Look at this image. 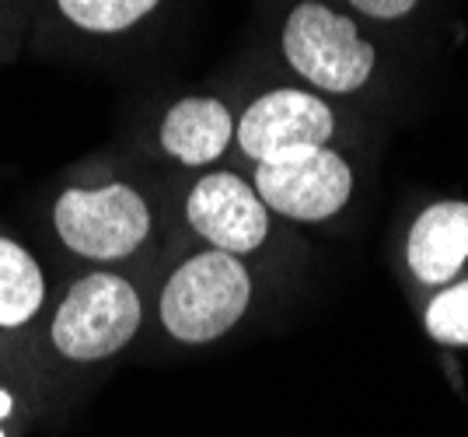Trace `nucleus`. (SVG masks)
I'll list each match as a JSON object with an SVG mask.
<instances>
[{
	"label": "nucleus",
	"instance_id": "3",
	"mask_svg": "<svg viewBox=\"0 0 468 437\" xmlns=\"http://www.w3.org/2000/svg\"><path fill=\"white\" fill-rule=\"evenodd\" d=\"M140 329V298L119 273L80 277L53 315V343L70 360H101L122 350Z\"/></svg>",
	"mask_w": 468,
	"mask_h": 437
},
{
	"label": "nucleus",
	"instance_id": "9",
	"mask_svg": "<svg viewBox=\"0 0 468 437\" xmlns=\"http://www.w3.org/2000/svg\"><path fill=\"white\" fill-rule=\"evenodd\" d=\"M157 137H161V147L182 165H207L228 151L234 137V120L220 99L196 95L168 109Z\"/></svg>",
	"mask_w": 468,
	"mask_h": 437
},
{
	"label": "nucleus",
	"instance_id": "10",
	"mask_svg": "<svg viewBox=\"0 0 468 437\" xmlns=\"http://www.w3.org/2000/svg\"><path fill=\"white\" fill-rule=\"evenodd\" d=\"M46 301V280L32 252L11 239H0V329L25 325Z\"/></svg>",
	"mask_w": 468,
	"mask_h": 437
},
{
	"label": "nucleus",
	"instance_id": "6",
	"mask_svg": "<svg viewBox=\"0 0 468 437\" xmlns=\"http://www.w3.org/2000/svg\"><path fill=\"white\" fill-rule=\"evenodd\" d=\"M332 130V109L318 95L301 88H276L245 109L234 133L249 158L270 161L301 147H325Z\"/></svg>",
	"mask_w": 468,
	"mask_h": 437
},
{
	"label": "nucleus",
	"instance_id": "2",
	"mask_svg": "<svg viewBox=\"0 0 468 437\" xmlns=\"http://www.w3.org/2000/svg\"><path fill=\"white\" fill-rule=\"evenodd\" d=\"M283 57L318 91L350 95L374 70V46L360 39L356 21L322 0H301L283 21Z\"/></svg>",
	"mask_w": 468,
	"mask_h": 437
},
{
	"label": "nucleus",
	"instance_id": "8",
	"mask_svg": "<svg viewBox=\"0 0 468 437\" xmlns=\"http://www.w3.org/2000/svg\"><path fill=\"white\" fill-rule=\"evenodd\" d=\"M406 259L416 280L451 283L468 259V203L441 199L427 207L410 228Z\"/></svg>",
	"mask_w": 468,
	"mask_h": 437
},
{
	"label": "nucleus",
	"instance_id": "7",
	"mask_svg": "<svg viewBox=\"0 0 468 437\" xmlns=\"http://www.w3.org/2000/svg\"><path fill=\"white\" fill-rule=\"evenodd\" d=\"M186 218L199 239L231 256L252 252L270 235V207L234 172H214L196 182L186 199Z\"/></svg>",
	"mask_w": 468,
	"mask_h": 437
},
{
	"label": "nucleus",
	"instance_id": "11",
	"mask_svg": "<svg viewBox=\"0 0 468 437\" xmlns=\"http://www.w3.org/2000/svg\"><path fill=\"white\" fill-rule=\"evenodd\" d=\"M161 0H57L59 15L80 32L116 36L133 28L154 11Z\"/></svg>",
	"mask_w": 468,
	"mask_h": 437
},
{
	"label": "nucleus",
	"instance_id": "15",
	"mask_svg": "<svg viewBox=\"0 0 468 437\" xmlns=\"http://www.w3.org/2000/svg\"><path fill=\"white\" fill-rule=\"evenodd\" d=\"M11 406H15V399H11V392H0V420L11 413ZM0 437H4V431H0Z\"/></svg>",
	"mask_w": 468,
	"mask_h": 437
},
{
	"label": "nucleus",
	"instance_id": "1",
	"mask_svg": "<svg viewBox=\"0 0 468 437\" xmlns=\"http://www.w3.org/2000/svg\"><path fill=\"white\" fill-rule=\"evenodd\" d=\"M252 301V280L231 252H199L161 291V322L182 343H210L234 329Z\"/></svg>",
	"mask_w": 468,
	"mask_h": 437
},
{
	"label": "nucleus",
	"instance_id": "5",
	"mask_svg": "<svg viewBox=\"0 0 468 437\" xmlns=\"http://www.w3.org/2000/svg\"><path fill=\"white\" fill-rule=\"evenodd\" d=\"M259 199L291 220H325L346 207L353 193L350 165L329 147H301L280 158L259 161Z\"/></svg>",
	"mask_w": 468,
	"mask_h": 437
},
{
	"label": "nucleus",
	"instance_id": "14",
	"mask_svg": "<svg viewBox=\"0 0 468 437\" xmlns=\"http://www.w3.org/2000/svg\"><path fill=\"white\" fill-rule=\"evenodd\" d=\"M350 4L356 11H364V15H371L378 21H395L402 18V15H410L420 0H350Z\"/></svg>",
	"mask_w": 468,
	"mask_h": 437
},
{
	"label": "nucleus",
	"instance_id": "13",
	"mask_svg": "<svg viewBox=\"0 0 468 437\" xmlns=\"http://www.w3.org/2000/svg\"><path fill=\"white\" fill-rule=\"evenodd\" d=\"M39 0H0V63L18 53V42Z\"/></svg>",
	"mask_w": 468,
	"mask_h": 437
},
{
	"label": "nucleus",
	"instance_id": "4",
	"mask_svg": "<svg viewBox=\"0 0 468 437\" xmlns=\"http://www.w3.org/2000/svg\"><path fill=\"white\" fill-rule=\"evenodd\" d=\"M59 241L84 259L112 262L130 252L151 231V207L130 186L101 189H67L53 207Z\"/></svg>",
	"mask_w": 468,
	"mask_h": 437
},
{
	"label": "nucleus",
	"instance_id": "12",
	"mask_svg": "<svg viewBox=\"0 0 468 437\" xmlns=\"http://www.w3.org/2000/svg\"><path fill=\"white\" fill-rule=\"evenodd\" d=\"M427 333L448 346H468V280L441 291L427 308Z\"/></svg>",
	"mask_w": 468,
	"mask_h": 437
}]
</instances>
